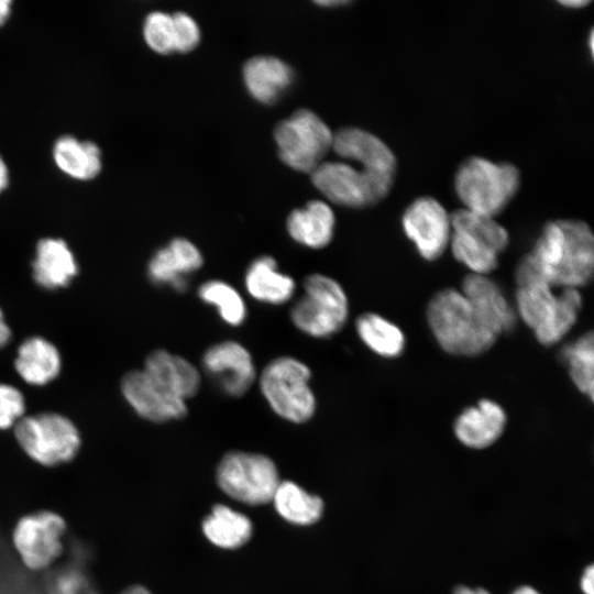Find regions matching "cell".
<instances>
[{
  "mask_svg": "<svg viewBox=\"0 0 594 594\" xmlns=\"http://www.w3.org/2000/svg\"><path fill=\"white\" fill-rule=\"evenodd\" d=\"M594 273V237L590 226L575 219L547 222L531 251L515 268L517 286L541 282L552 288L579 289Z\"/></svg>",
  "mask_w": 594,
  "mask_h": 594,
  "instance_id": "obj_1",
  "label": "cell"
},
{
  "mask_svg": "<svg viewBox=\"0 0 594 594\" xmlns=\"http://www.w3.org/2000/svg\"><path fill=\"white\" fill-rule=\"evenodd\" d=\"M429 329L439 346L458 356H476L488 351L497 337L480 320L461 290L444 288L429 300Z\"/></svg>",
  "mask_w": 594,
  "mask_h": 594,
  "instance_id": "obj_2",
  "label": "cell"
},
{
  "mask_svg": "<svg viewBox=\"0 0 594 594\" xmlns=\"http://www.w3.org/2000/svg\"><path fill=\"white\" fill-rule=\"evenodd\" d=\"M521 184L518 167L470 156L454 174V191L465 209L495 218L517 195Z\"/></svg>",
  "mask_w": 594,
  "mask_h": 594,
  "instance_id": "obj_3",
  "label": "cell"
},
{
  "mask_svg": "<svg viewBox=\"0 0 594 594\" xmlns=\"http://www.w3.org/2000/svg\"><path fill=\"white\" fill-rule=\"evenodd\" d=\"M551 286L528 283L517 286L515 311L537 341L546 346L560 342L575 324L582 308L580 289L564 288L557 294Z\"/></svg>",
  "mask_w": 594,
  "mask_h": 594,
  "instance_id": "obj_4",
  "label": "cell"
},
{
  "mask_svg": "<svg viewBox=\"0 0 594 594\" xmlns=\"http://www.w3.org/2000/svg\"><path fill=\"white\" fill-rule=\"evenodd\" d=\"M257 380L264 399L278 417L293 424H305L314 417L317 399L306 363L289 355L277 356L263 367Z\"/></svg>",
  "mask_w": 594,
  "mask_h": 594,
  "instance_id": "obj_5",
  "label": "cell"
},
{
  "mask_svg": "<svg viewBox=\"0 0 594 594\" xmlns=\"http://www.w3.org/2000/svg\"><path fill=\"white\" fill-rule=\"evenodd\" d=\"M20 449L35 464L53 469L73 462L81 449L76 425L56 413L23 416L13 427Z\"/></svg>",
  "mask_w": 594,
  "mask_h": 594,
  "instance_id": "obj_6",
  "label": "cell"
},
{
  "mask_svg": "<svg viewBox=\"0 0 594 594\" xmlns=\"http://www.w3.org/2000/svg\"><path fill=\"white\" fill-rule=\"evenodd\" d=\"M67 531L68 522L63 514L52 508H36L15 519L10 542L22 566L40 573L63 557Z\"/></svg>",
  "mask_w": 594,
  "mask_h": 594,
  "instance_id": "obj_7",
  "label": "cell"
},
{
  "mask_svg": "<svg viewBox=\"0 0 594 594\" xmlns=\"http://www.w3.org/2000/svg\"><path fill=\"white\" fill-rule=\"evenodd\" d=\"M349 299L342 285L334 278L312 273L302 280V294L289 310L294 327L317 339L338 333L349 317Z\"/></svg>",
  "mask_w": 594,
  "mask_h": 594,
  "instance_id": "obj_8",
  "label": "cell"
},
{
  "mask_svg": "<svg viewBox=\"0 0 594 594\" xmlns=\"http://www.w3.org/2000/svg\"><path fill=\"white\" fill-rule=\"evenodd\" d=\"M396 175L342 162H322L312 173L314 185L332 202L349 208H365L385 199Z\"/></svg>",
  "mask_w": 594,
  "mask_h": 594,
  "instance_id": "obj_9",
  "label": "cell"
},
{
  "mask_svg": "<svg viewBox=\"0 0 594 594\" xmlns=\"http://www.w3.org/2000/svg\"><path fill=\"white\" fill-rule=\"evenodd\" d=\"M274 139L287 166L311 174L332 147L333 132L314 111L302 108L276 125Z\"/></svg>",
  "mask_w": 594,
  "mask_h": 594,
  "instance_id": "obj_10",
  "label": "cell"
},
{
  "mask_svg": "<svg viewBox=\"0 0 594 594\" xmlns=\"http://www.w3.org/2000/svg\"><path fill=\"white\" fill-rule=\"evenodd\" d=\"M217 482L231 498L262 505L272 502L280 480L276 464L267 455L231 451L217 466Z\"/></svg>",
  "mask_w": 594,
  "mask_h": 594,
  "instance_id": "obj_11",
  "label": "cell"
},
{
  "mask_svg": "<svg viewBox=\"0 0 594 594\" xmlns=\"http://www.w3.org/2000/svg\"><path fill=\"white\" fill-rule=\"evenodd\" d=\"M402 227L425 261L438 260L449 246L450 213L433 197L421 196L413 200L402 216Z\"/></svg>",
  "mask_w": 594,
  "mask_h": 594,
  "instance_id": "obj_12",
  "label": "cell"
},
{
  "mask_svg": "<svg viewBox=\"0 0 594 594\" xmlns=\"http://www.w3.org/2000/svg\"><path fill=\"white\" fill-rule=\"evenodd\" d=\"M201 365L219 388L231 397L245 395L257 378L252 354L233 340L210 345L202 354Z\"/></svg>",
  "mask_w": 594,
  "mask_h": 594,
  "instance_id": "obj_13",
  "label": "cell"
},
{
  "mask_svg": "<svg viewBox=\"0 0 594 594\" xmlns=\"http://www.w3.org/2000/svg\"><path fill=\"white\" fill-rule=\"evenodd\" d=\"M121 392L136 415L151 422L178 420L188 414L187 402L161 389L142 369L123 375Z\"/></svg>",
  "mask_w": 594,
  "mask_h": 594,
  "instance_id": "obj_14",
  "label": "cell"
},
{
  "mask_svg": "<svg viewBox=\"0 0 594 594\" xmlns=\"http://www.w3.org/2000/svg\"><path fill=\"white\" fill-rule=\"evenodd\" d=\"M461 292L482 323L496 337L513 331L517 321L515 308L493 279L469 274L462 280Z\"/></svg>",
  "mask_w": 594,
  "mask_h": 594,
  "instance_id": "obj_15",
  "label": "cell"
},
{
  "mask_svg": "<svg viewBox=\"0 0 594 594\" xmlns=\"http://www.w3.org/2000/svg\"><path fill=\"white\" fill-rule=\"evenodd\" d=\"M202 265L204 256L196 244L186 238H175L153 254L146 274L153 284L182 293L188 287V276Z\"/></svg>",
  "mask_w": 594,
  "mask_h": 594,
  "instance_id": "obj_16",
  "label": "cell"
},
{
  "mask_svg": "<svg viewBox=\"0 0 594 594\" xmlns=\"http://www.w3.org/2000/svg\"><path fill=\"white\" fill-rule=\"evenodd\" d=\"M506 424L505 409L498 403L483 398L460 413L454 420L453 431L463 446L485 449L501 438Z\"/></svg>",
  "mask_w": 594,
  "mask_h": 594,
  "instance_id": "obj_17",
  "label": "cell"
},
{
  "mask_svg": "<svg viewBox=\"0 0 594 594\" xmlns=\"http://www.w3.org/2000/svg\"><path fill=\"white\" fill-rule=\"evenodd\" d=\"M337 155L356 161L361 167L396 175L397 158L391 147L375 134L356 127L333 133L331 147Z\"/></svg>",
  "mask_w": 594,
  "mask_h": 594,
  "instance_id": "obj_18",
  "label": "cell"
},
{
  "mask_svg": "<svg viewBox=\"0 0 594 594\" xmlns=\"http://www.w3.org/2000/svg\"><path fill=\"white\" fill-rule=\"evenodd\" d=\"M142 370L166 392L185 402L196 396L201 386V374L195 364L163 349L152 351Z\"/></svg>",
  "mask_w": 594,
  "mask_h": 594,
  "instance_id": "obj_19",
  "label": "cell"
},
{
  "mask_svg": "<svg viewBox=\"0 0 594 594\" xmlns=\"http://www.w3.org/2000/svg\"><path fill=\"white\" fill-rule=\"evenodd\" d=\"M78 273L76 258L67 243L57 238L41 239L32 262V276L45 289L66 287Z\"/></svg>",
  "mask_w": 594,
  "mask_h": 594,
  "instance_id": "obj_20",
  "label": "cell"
},
{
  "mask_svg": "<svg viewBox=\"0 0 594 594\" xmlns=\"http://www.w3.org/2000/svg\"><path fill=\"white\" fill-rule=\"evenodd\" d=\"M242 74L249 94L264 105L276 102L294 79L293 69L288 64L268 55L248 59Z\"/></svg>",
  "mask_w": 594,
  "mask_h": 594,
  "instance_id": "obj_21",
  "label": "cell"
},
{
  "mask_svg": "<svg viewBox=\"0 0 594 594\" xmlns=\"http://www.w3.org/2000/svg\"><path fill=\"white\" fill-rule=\"evenodd\" d=\"M244 286L254 300L273 306L287 302L296 290L295 279L280 272L277 261L270 255L258 256L250 263Z\"/></svg>",
  "mask_w": 594,
  "mask_h": 594,
  "instance_id": "obj_22",
  "label": "cell"
},
{
  "mask_svg": "<svg viewBox=\"0 0 594 594\" xmlns=\"http://www.w3.org/2000/svg\"><path fill=\"white\" fill-rule=\"evenodd\" d=\"M336 218L330 206L320 200L294 209L286 220L289 237L309 249L326 248L333 238Z\"/></svg>",
  "mask_w": 594,
  "mask_h": 594,
  "instance_id": "obj_23",
  "label": "cell"
},
{
  "mask_svg": "<svg viewBox=\"0 0 594 594\" xmlns=\"http://www.w3.org/2000/svg\"><path fill=\"white\" fill-rule=\"evenodd\" d=\"M62 360L57 348L42 337L24 340L16 353L14 367L21 378L31 385L42 386L57 377Z\"/></svg>",
  "mask_w": 594,
  "mask_h": 594,
  "instance_id": "obj_24",
  "label": "cell"
},
{
  "mask_svg": "<svg viewBox=\"0 0 594 594\" xmlns=\"http://www.w3.org/2000/svg\"><path fill=\"white\" fill-rule=\"evenodd\" d=\"M57 168L77 180H91L102 168L100 147L92 141H80L73 135L59 136L52 150Z\"/></svg>",
  "mask_w": 594,
  "mask_h": 594,
  "instance_id": "obj_25",
  "label": "cell"
},
{
  "mask_svg": "<svg viewBox=\"0 0 594 594\" xmlns=\"http://www.w3.org/2000/svg\"><path fill=\"white\" fill-rule=\"evenodd\" d=\"M252 522L245 515L227 505L213 506L202 521L205 537L222 549H235L245 544L252 536Z\"/></svg>",
  "mask_w": 594,
  "mask_h": 594,
  "instance_id": "obj_26",
  "label": "cell"
},
{
  "mask_svg": "<svg viewBox=\"0 0 594 594\" xmlns=\"http://www.w3.org/2000/svg\"><path fill=\"white\" fill-rule=\"evenodd\" d=\"M355 330L365 346L381 358L396 359L405 350L403 330L378 314L365 312L359 316Z\"/></svg>",
  "mask_w": 594,
  "mask_h": 594,
  "instance_id": "obj_27",
  "label": "cell"
},
{
  "mask_svg": "<svg viewBox=\"0 0 594 594\" xmlns=\"http://www.w3.org/2000/svg\"><path fill=\"white\" fill-rule=\"evenodd\" d=\"M272 503L282 518L298 526L315 524L323 512V502L319 496L309 494L290 481H280Z\"/></svg>",
  "mask_w": 594,
  "mask_h": 594,
  "instance_id": "obj_28",
  "label": "cell"
},
{
  "mask_svg": "<svg viewBox=\"0 0 594 594\" xmlns=\"http://www.w3.org/2000/svg\"><path fill=\"white\" fill-rule=\"evenodd\" d=\"M452 231L464 233L486 245L498 255L509 244V234L495 218L465 208L450 213Z\"/></svg>",
  "mask_w": 594,
  "mask_h": 594,
  "instance_id": "obj_29",
  "label": "cell"
},
{
  "mask_svg": "<svg viewBox=\"0 0 594 594\" xmlns=\"http://www.w3.org/2000/svg\"><path fill=\"white\" fill-rule=\"evenodd\" d=\"M570 378L580 393L593 400L594 389V340L593 332H586L561 351Z\"/></svg>",
  "mask_w": 594,
  "mask_h": 594,
  "instance_id": "obj_30",
  "label": "cell"
},
{
  "mask_svg": "<svg viewBox=\"0 0 594 594\" xmlns=\"http://www.w3.org/2000/svg\"><path fill=\"white\" fill-rule=\"evenodd\" d=\"M199 299L216 308L223 322L241 326L246 319V305L242 295L229 283L220 279L204 282L198 290Z\"/></svg>",
  "mask_w": 594,
  "mask_h": 594,
  "instance_id": "obj_31",
  "label": "cell"
},
{
  "mask_svg": "<svg viewBox=\"0 0 594 594\" xmlns=\"http://www.w3.org/2000/svg\"><path fill=\"white\" fill-rule=\"evenodd\" d=\"M449 245L454 258L471 274L487 276L498 266L496 252L464 233L452 231Z\"/></svg>",
  "mask_w": 594,
  "mask_h": 594,
  "instance_id": "obj_32",
  "label": "cell"
},
{
  "mask_svg": "<svg viewBox=\"0 0 594 594\" xmlns=\"http://www.w3.org/2000/svg\"><path fill=\"white\" fill-rule=\"evenodd\" d=\"M143 37L155 53L165 55L175 52L172 14L162 11L148 13L143 23Z\"/></svg>",
  "mask_w": 594,
  "mask_h": 594,
  "instance_id": "obj_33",
  "label": "cell"
},
{
  "mask_svg": "<svg viewBox=\"0 0 594 594\" xmlns=\"http://www.w3.org/2000/svg\"><path fill=\"white\" fill-rule=\"evenodd\" d=\"M23 394L14 386L0 383V430H7L24 416Z\"/></svg>",
  "mask_w": 594,
  "mask_h": 594,
  "instance_id": "obj_34",
  "label": "cell"
},
{
  "mask_svg": "<svg viewBox=\"0 0 594 594\" xmlns=\"http://www.w3.org/2000/svg\"><path fill=\"white\" fill-rule=\"evenodd\" d=\"M174 24L175 52L188 53L200 42V29L197 22L185 12L172 14Z\"/></svg>",
  "mask_w": 594,
  "mask_h": 594,
  "instance_id": "obj_35",
  "label": "cell"
},
{
  "mask_svg": "<svg viewBox=\"0 0 594 594\" xmlns=\"http://www.w3.org/2000/svg\"><path fill=\"white\" fill-rule=\"evenodd\" d=\"M580 587L584 594H594V568L590 564L580 580Z\"/></svg>",
  "mask_w": 594,
  "mask_h": 594,
  "instance_id": "obj_36",
  "label": "cell"
},
{
  "mask_svg": "<svg viewBox=\"0 0 594 594\" xmlns=\"http://www.w3.org/2000/svg\"><path fill=\"white\" fill-rule=\"evenodd\" d=\"M11 338V330L4 320L2 310L0 309V349L7 345Z\"/></svg>",
  "mask_w": 594,
  "mask_h": 594,
  "instance_id": "obj_37",
  "label": "cell"
},
{
  "mask_svg": "<svg viewBox=\"0 0 594 594\" xmlns=\"http://www.w3.org/2000/svg\"><path fill=\"white\" fill-rule=\"evenodd\" d=\"M9 185V170L8 166L4 162V160L0 155V194L4 191V189Z\"/></svg>",
  "mask_w": 594,
  "mask_h": 594,
  "instance_id": "obj_38",
  "label": "cell"
},
{
  "mask_svg": "<svg viewBox=\"0 0 594 594\" xmlns=\"http://www.w3.org/2000/svg\"><path fill=\"white\" fill-rule=\"evenodd\" d=\"M119 594H153L146 586L142 584H132L123 588Z\"/></svg>",
  "mask_w": 594,
  "mask_h": 594,
  "instance_id": "obj_39",
  "label": "cell"
},
{
  "mask_svg": "<svg viewBox=\"0 0 594 594\" xmlns=\"http://www.w3.org/2000/svg\"><path fill=\"white\" fill-rule=\"evenodd\" d=\"M12 1L0 0V25H2L11 14Z\"/></svg>",
  "mask_w": 594,
  "mask_h": 594,
  "instance_id": "obj_40",
  "label": "cell"
},
{
  "mask_svg": "<svg viewBox=\"0 0 594 594\" xmlns=\"http://www.w3.org/2000/svg\"><path fill=\"white\" fill-rule=\"evenodd\" d=\"M453 594H491L488 591L481 587L458 586Z\"/></svg>",
  "mask_w": 594,
  "mask_h": 594,
  "instance_id": "obj_41",
  "label": "cell"
},
{
  "mask_svg": "<svg viewBox=\"0 0 594 594\" xmlns=\"http://www.w3.org/2000/svg\"><path fill=\"white\" fill-rule=\"evenodd\" d=\"M558 2H560V4H562L563 7H568L570 9H575V8L580 9L590 3L588 0H564V1H558Z\"/></svg>",
  "mask_w": 594,
  "mask_h": 594,
  "instance_id": "obj_42",
  "label": "cell"
},
{
  "mask_svg": "<svg viewBox=\"0 0 594 594\" xmlns=\"http://www.w3.org/2000/svg\"><path fill=\"white\" fill-rule=\"evenodd\" d=\"M510 594H541V593L532 586L522 585L514 590Z\"/></svg>",
  "mask_w": 594,
  "mask_h": 594,
  "instance_id": "obj_43",
  "label": "cell"
},
{
  "mask_svg": "<svg viewBox=\"0 0 594 594\" xmlns=\"http://www.w3.org/2000/svg\"><path fill=\"white\" fill-rule=\"evenodd\" d=\"M317 4L319 6H324V7H331V6H342V4H348L349 1H345V0H331V1H316Z\"/></svg>",
  "mask_w": 594,
  "mask_h": 594,
  "instance_id": "obj_44",
  "label": "cell"
}]
</instances>
